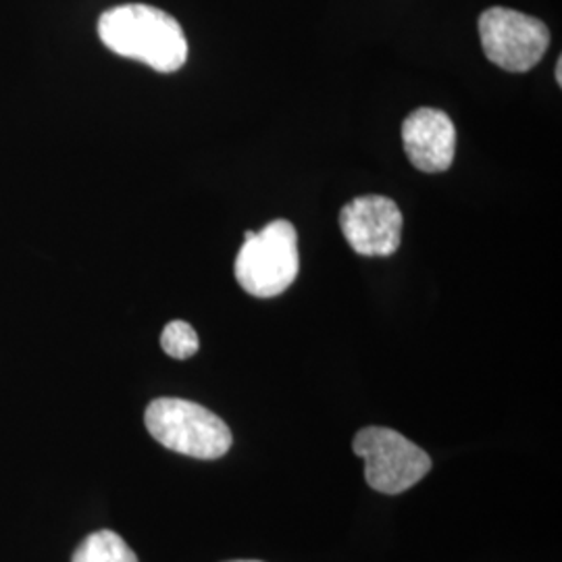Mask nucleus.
Returning <instances> with one entry per match:
<instances>
[{"label": "nucleus", "mask_w": 562, "mask_h": 562, "mask_svg": "<svg viewBox=\"0 0 562 562\" xmlns=\"http://www.w3.org/2000/svg\"><path fill=\"white\" fill-rule=\"evenodd\" d=\"M102 44L125 59L140 60L161 74H173L188 60V41L180 23L150 4H120L99 20Z\"/></svg>", "instance_id": "f257e3e1"}, {"label": "nucleus", "mask_w": 562, "mask_h": 562, "mask_svg": "<svg viewBox=\"0 0 562 562\" xmlns=\"http://www.w3.org/2000/svg\"><path fill=\"white\" fill-rule=\"evenodd\" d=\"M299 234L285 220L267 223L261 232H246L236 255V281L255 299H273L299 276Z\"/></svg>", "instance_id": "f03ea898"}, {"label": "nucleus", "mask_w": 562, "mask_h": 562, "mask_svg": "<svg viewBox=\"0 0 562 562\" xmlns=\"http://www.w3.org/2000/svg\"><path fill=\"white\" fill-rule=\"evenodd\" d=\"M144 423L157 442L192 459L215 461L232 448L227 423L196 402L157 398L148 404Z\"/></svg>", "instance_id": "7ed1b4c3"}, {"label": "nucleus", "mask_w": 562, "mask_h": 562, "mask_svg": "<svg viewBox=\"0 0 562 562\" xmlns=\"http://www.w3.org/2000/svg\"><path fill=\"white\" fill-rule=\"evenodd\" d=\"M352 450L364 461L369 487L387 496L417 485L434 464L422 446L387 427H364L355 436Z\"/></svg>", "instance_id": "20e7f679"}, {"label": "nucleus", "mask_w": 562, "mask_h": 562, "mask_svg": "<svg viewBox=\"0 0 562 562\" xmlns=\"http://www.w3.org/2000/svg\"><path fill=\"white\" fill-rule=\"evenodd\" d=\"M485 57L510 74L533 69L550 46L546 23L519 11L492 7L480 18Z\"/></svg>", "instance_id": "39448f33"}, {"label": "nucleus", "mask_w": 562, "mask_h": 562, "mask_svg": "<svg viewBox=\"0 0 562 562\" xmlns=\"http://www.w3.org/2000/svg\"><path fill=\"white\" fill-rule=\"evenodd\" d=\"M398 204L380 194L359 196L340 211L341 234L350 248L362 257H390L402 240Z\"/></svg>", "instance_id": "423d86ee"}, {"label": "nucleus", "mask_w": 562, "mask_h": 562, "mask_svg": "<svg viewBox=\"0 0 562 562\" xmlns=\"http://www.w3.org/2000/svg\"><path fill=\"white\" fill-rule=\"evenodd\" d=\"M402 144L419 171L442 173L454 161L457 127L440 109L422 106L402 123Z\"/></svg>", "instance_id": "0eeeda50"}, {"label": "nucleus", "mask_w": 562, "mask_h": 562, "mask_svg": "<svg viewBox=\"0 0 562 562\" xmlns=\"http://www.w3.org/2000/svg\"><path fill=\"white\" fill-rule=\"evenodd\" d=\"M71 562H138V557L115 531L101 529L78 546Z\"/></svg>", "instance_id": "6e6552de"}, {"label": "nucleus", "mask_w": 562, "mask_h": 562, "mask_svg": "<svg viewBox=\"0 0 562 562\" xmlns=\"http://www.w3.org/2000/svg\"><path fill=\"white\" fill-rule=\"evenodd\" d=\"M161 348L171 359L186 361L199 352L201 341L190 323L171 322L167 323L162 329Z\"/></svg>", "instance_id": "1a4fd4ad"}, {"label": "nucleus", "mask_w": 562, "mask_h": 562, "mask_svg": "<svg viewBox=\"0 0 562 562\" xmlns=\"http://www.w3.org/2000/svg\"><path fill=\"white\" fill-rule=\"evenodd\" d=\"M561 67L562 60L559 59V63H557V81H559V83H562Z\"/></svg>", "instance_id": "9d476101"}, {"label": "nucleus", "mask_w": 562, "mask_h": 562, "mask_svg": "<svg viewBox=\"0 0 562 562\" xmlns=\"http://www.w3.org/2000/svg\"><path fill=\"white\" fill-rule=\"evenodd\" d=\"M229 562H262V561H229Z\"/></svg>", "instance_id": "9b49d317"}]
</instances>
